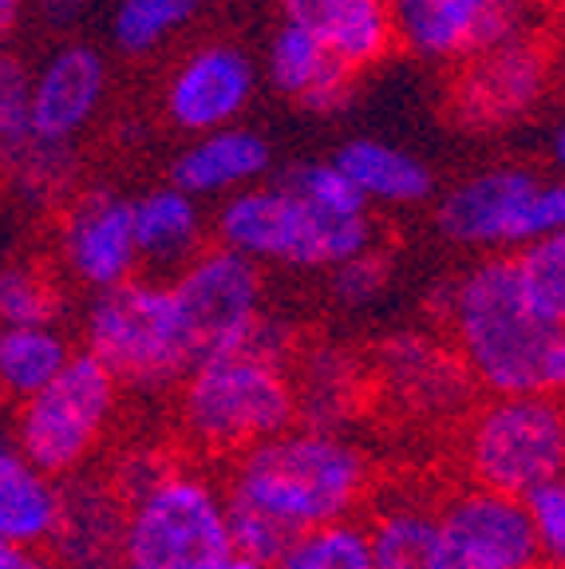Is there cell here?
<instances>
[{
    "mask_svg": "<svg viewBox=\"0 0 565 569\" xmlns=\"http://www.w3.org/2000/svg\"><path fill=\"white\" fill-rule=\"evenodd\" d=\"M565 419L554 396H503L486 403L467 431V471L475 487L522 498L562 479Z\"/></svg>",
    "mask_w": 565,
    "mask_h": 569,
    "instance_id": "obj_10",
    "label": "cell"
},
{
    "mask_svg": "<svg viewBox=\"0 0 565 569\" xmlns=\"http://www.w3.org/2000/svg\"><path fill=\"white\" fill-rule=\"evenodd\" d=\"M546 0H391V36L419 60L463 63L542 36Z\"/></svg>",
    "mask_w": 565,
    "mask_h": 569,
    "instance_id": "obj_11",
    "label": "cell"
},
{
    "mask_svg": "<svg viewBox=\"0 0 565 569\" xmlns=\"http://www.w3.org/2000/svg\"><path fill=\"white\" fill-rule=\"evenodd\" d=\"M0 569H60L48 553L32 550V546H17L0 538Z\"/></svg>",
    "mask_w": 565,
    "mask_h": 569,
    "instance_id": "obj_36",
    "label": "cell"
},
{
    "mask_svg": "<svg viewBox=\"0 0 565 569\" xmlns=\"http://www.w3.org/2000/svg\"><path fill=\"white\" fill-rule=\"evenodd\" d=\"M274 569H371L368 526L345 518L305 530Z\"/></svg>",
    "mask_w": 565,
    "mask_h": 569,
    "instance_id": "obj_28",
    "label": "cell"
},
{
    "mask_svg": "<svg viewBox=\"0 0 565 569\" xmlns=\"http://www.w3.org/2000/svg\"><path fill=\"white\" fill-rule=\"evenodd\" d=\"M226 530H230L234 558L249 561L254 569H274L289 553V546L300 538L281 518L249 507V502H238V498H226Z\"/></svg>",
    "mask_w": 565,
    "mask_h": 569,
    "instance_id": "obj_29",
    "label": "cell"
},
{
    "mask_svg": "<svg viewBox=\"0 0 565 569\" xmlns=\"http://www.w3.org/2000/svg\"><path fill=\"white\" fill-rule=\"evenodd\" d=\"M257 91V68L246 48L214 40L175 63L162 88V111L170 127L186 131L190 139L221 131L241 119Z\"/></svg>",
    "mask_w": 565,
    "mask_h": 569,
    "instance_id": "obj_14",
    "label": "cell"
},
{
    "mask_svg": "<svg viewBox=\"0 0 565 569\" xmlns=\"http://www.w3.org/2000/svg\"><path fill=\"white\" fill-rule=\"evenodd\" d=\"M36 12V20L48 28V32H63L68 36L71 28H80L83 17L91 12L96 0H28Z\"/></svg>",
    "mask_w": 565,
    "mask_h": 569,
    "instance_id": "obj_35",
    "label": "cell"
},
{
    "mask_svg": "<svg viewBox=\"0 0 565 569\" xmlns=\"http://www.w3.org/2000/svg\"><path fill=\"white\" fill-rule=\"evenodd\" d=\"M71 147H48V142H32L4 174L17 182V190H24L28 198H60L71 190V174H76V159Z\"/></svg>",
    "mask_w": 565,
    "mask_h": 569,
    "instance_id": "obj_32",
    "label": "cell"
},
{
    "mask_svg": "<svg viewBox=\"0 0 565 569\" xmlns=\"http://www.w3.org/2000/svg\"><path fill=\"white\" fill-rule=\"evenodd\" d=\"M127 507L99 479L71 475L60 482V510L52 526V553L60 569H116L123 561Z\"/></svg>",
    "mask_w": 565,
    "mask_h": 569,
    "instance_id": "obj_17",
    "label": "cell"
},
{
    "mask_svg": "<svg viewBox=\"0 0 565 569\" xmlns=\"http://www.w3.org/2000/svg\"><path fill=\"white\" fill-rule=\"evenodd\" d=\"M384 284H388V261L380 253H371L364 249L360 258L345 261V266L333 269V293L340 305H368L384 293Z\"/></svg>",
    "mask_w": 565,
    "mask_h": 569,
    "instance_id": "obj_34",
    "label": "cell"
},
{
    "mask_svg": "<svg viewBox=\"0 0 565 569\" xmlns=\"http://www.w3.org/2000/svg\"><path fill=\"white\" fill-rule=\"evenodd\" d=\"M435 226L463 249L506 253L565 230V190L531 167H486L439 198Z\"/></svg>",
    "mask_w": 565,
    "mask_h": 569,
    "instance_id": "obj_6",
    "label": "cell"
},
{
    "mask_svg": "<svg viewBox=\"0 0 565 569\" xmlns=\"http://www.w3.org/2000/svg\"><path fill=\"white\" fill-rule=\"evenodd\" d=\"M549 151H554V154H549L554 162L565 159V131H562V127H554V147H549Z\"/></svg>",
    "mask_w": 565,
    "mask_h": 569,
    "instance_id": "obj_38",
    "label": "cell"
},
{
    "mask_svg": "<svg viewBox=\"0 0 565 569\" xmlns=\"http://www.w3.org/2000/svg\"><path fill=\"white\" fill-rule=\"evenodd\" d=\"M368 487L360 447L333 431H285L238 455L226 498L281 518L297 533L345 522Z\"/></svg>",
    "mask_w": 565,
    "mask_h": 569,
    "instance_id": "obj_2",
    "label": "cell"
},
{
    "mask_svg": "<svg viewBox=\"0 0 565 569\" xmlns=\"http://www.w3.org/2000/svg\"><path fill=\"white\" fill-rule=\"evenodd\" d=\"M167 289L195 365L246 352L266 320L261 266L221 246L195 253Z\"/></svg>",
    "mask_w": 565,
    "mask_h": 569,
    "instance_id": "obj_9",
    "label": "cell"
},
{
    "mask_svg": "<svg viewBox=\"0 0 565 569\" xmlns=\"http://www.w3.org/2000/svg\"><path fill=\"white\" fill-rule=\"evenodd\" d=\"M450 329L467 372L503 396H554L565 383V329L534 317L514 281L511 253L475 261L450 284Z\"/></svg>",
    "mask_w": 565,
    "mask_h": 569,
    "instance_id": "obj_1",
    "label": "cell"
},
{
    "mask_svg": "<svg viewBox=\"0 0 565 569\" xmlns=\"http://www.w3.org/2000/svg\"><path fill=\"white\" fill-rule=\"evenodd\" d=\"M281 365L234 352L195 365L178 396V423L210 451H249L297 423V396Z\"/></svg>",
    "mask_w": 565,
    "mask_h": 569,
    "instance_id": "obj_4",
    "label": "cell"
},
{
    "mask_svg": "<svg viewBox=\"0 0 565 569\" xmlns=\"http://www.w3.org/2000/svg\"><path fill=\"white\" fill-rule=\"evenodd\" d=\"M526 518H531V530L538 538V550L546 558V569L562 566V553H565V487L562 479L554 482H542V487L526 490L518 498Z\"/></svg>",
    "mask_w": 565,
    "mask_h": 569,
    "instance_id": "obj_33",
    "label": "cell"
},
{
    "mask_svg": "<svg viewBox=\"0 0 565 569\" xmlns=\"http://www.w3.org/2000/svg\"><path fill=\"white\" fill-rule=\"evenodd\" d=\"M195 0H116L111 44L123 56H150L195 20Z\"/></svg>",
    "mask_w": 565,
    "mask_h": 569,
    "instance_id": "obj_27",
    "label": "cell"
},
{
    "mask_svg": "<svg viewBox=\"0 0 565 569\" xmlns=\"http://www.w3.org/2000/svg\"><path fill=\"white\" fill-rule=\"evenodd\" d=\"M68 356L71 345L56 325L0 329V391L24 403L68 365Z\"/></svg>",
    "mask_w": 565,
    "mask_h": 569,
    "instance_id": "obj_24",
    "label": "cell"
},
{
    "mask_svg": "<svg viewBox=\"0 0 565 569\" xmlns=\"http://www.w3.org/2000/svg\"><path fill=\"white\" fill-rule=\"evenodd\" d=\"M116 569H142V566H127V561H119ZM210 569H254V566L241 561V558H230V561H218V566H210Z\"/></svg>",
    "mask_w": 565,
    "mask_h": 569,
    "instance_id": "obj_37",
    "label": "cell"
},
{
    "mask_svg": "<svg viewBox=\"0 0 565 569\" xmlns=\"http://www.w3.org/2000/svg\"><path fill=\"white\" fill-rule=\"evenodd\" d=\"M371 569H447L439 522L419 507H391L368 526Z\"/></svg>",
    "mask_w": 565,
    "mask_h": 569,
    "instance_id": "obj_25",
    "label": "cell"
},
{
    "mask_svg": "<svg viewBox=\"0 0 565 569\" xmlns=\"http://www.w3.org/2000/svg\"><path fill=\"white\" fill-rule=\"evenodd\" d=\"M28 96L32 68L20 52L0 44V170H9L36 142L28 127Z\"/></svg>",
    "mask_w": 565,
    "mask_h": 569,
    "instance_id": "obj_31",
    "label": "cell"
},
{
    "mask_svg": "<svg viewBox=\"0 0 565 569\" xmlns=\"http://www.w3.org/2000/svg\"><path fill=\"white\" fill-rule=\"evenodd\" d=\"M195 4H198V0H195Z\"/></svg>",
    "mask_w": 565,
    "mask_h": 569,
    "instance_id": "obj_39",
    "label": "cell"
},
{
    "mask_svg": "<svg viewBox=\"0 0 565 569\" xmlns=\"http://www.w3.org/2000/svg\"><path fill=\"white\" fill-rule=\"evenodd\" d=\"M214 238L221 249L254 266L336 269L371 249L376 226L371 213L345 218L325 210L277 174L274 182H257L221 198L214 213Z\"/></svg>",
    "mask_w": 565,
    "mask_h": 569,
    "instance_id": "obj_3",
    "label": "cell"
},
{
    "mask_svg": "<svg viewBox=\"0 0 565 569\" xmlns=\"http://www.w3.org/2000/svg\"><path fill=\"white\" fill-rule=\"evenodd\" d=\"M226 498L202 475L170 471L127 507L123 561L142 569H210L230 561Z\"/></svg>",
    "mask_w": 565,
    "mask_h": 569,
    "instance_id": "obj_8",
    "label": "cell"
},
{
    "mask_svg": "<svg viewBox=\"0 0 565 569\" xmlns=\"http://www.w3.org/2000/svg\"><path fill=\"white\" fill-rule=\"evenodd\" d=\"M131 222H135V249L139 266L155 273H178L186 261L202 253L206 238V213L202 202L182 194L178 187H150L139 198H131Z\"/></svg>",
    "mask_w": 565,
    "mask_h": 569,
    "instance_id": "obj_21",
    "label": "cell"
},
{
    "mask_svg": "<svg viewBox=\"0 0 565 569\" xmlns=\"http://www.w3.org/2000/svg\"><path fill=\"white\" fill-rule=\"evenodd\" d=\"M111 91V63L88 40H63L32 68V96H28V127L36 142L71 147L96 116L103 111Z\"/></svg>",
    "mask_w": 565,
    "mask_h": 569,
    "instance_id": "obj_15",
    "label": "cell"
},
{
    "mask_svg": "<svg viewBox=\"0 0 565 569\" xmlns=\"http://www.w3.org/2000/svg\"><path fill=\"white\" fill-rule=\"evenodd\" d=\"M83 340L119 388L167 391L195 368L178 325L175 301L162 281H127L96 293L83 317Z\"/></svg>",
    "mask_w": 565,
    "mask_h": 569,
    "instance_id": "obj_5",
    "label": "cell"
},
{
    "mask_svg": "<svg viewBox=\"0 0 565 569\" xmlns=\"http://www.w3.org/2000/svg\"><path fill=\"white\" fill-rule=\"evenodd\" d=\"M266 76L277 96L293 99V103H300L313 116L340 111L353 99L356 88V71L336 63L313 36H305L293 24H281L274 32V40H269Z\"/></svg>",
    "mask_w": 565,
    "mask_h": 569,
    "instance_id": "obj_20",
    "label": "cell"
},
{
    "mask_svg": "<svg viewBox=\"0 0 565 569\" xmlns=\"http://www.w3.org/2000/svg\"><path fill=\"white\" fill-rule=\"evenodd\" d=\"M274 167V147L254 127H221V131L198 134L170 162V187L202 198H230L238 190L257 187Z\"/></svg>",
    "mask_w": 565,
    "mask_h": 569,
    "instance_id": "obj_18",
    "label": "cell"
},
{
    "mask_svg": "<svg viewBox=\"0 0 565 569\" xmlns=\"http://www.w3.org/2000/svg\"><path fill=\"white\" fill-rule=\"evenodd\" d=\"M56 317H60V293L52 277L36 266L0 269V329H36V325H56Z\"/></svg>",
    "mask_w": 565,
    "mask_h": 569,
    "instance_id": "obj_30",
    "label": "cell"
},
{
    "mask_svg": "<svg viewBox=\"0 0 565 569\" xmlns=\"http://www.w3.org/2000/svg\"><path fill=\"white\" fill-rule=\"evenodd\" d=\"M549 71H554V56L542 36L470 56L463 60L459 80L450 88V119L463 131H503L522 123L546 99Z\"/></svg>",
    "mask_w": 565,
    "mask_h": 569,
    "instance_id": "obj_12",
    "label": "cell"
},
{
    "mask_svg": "<svg viewBox=\"0 0 565 569\" xmlns=\"http://www.w3.org/2000/svg\"><path fill=\"white\" fill-rule=\"evenodd\" d=\"M119 408V383L91 352H71L68 365L28 396L17 411V451L52 482L80 475L103 443Z\"/></svg>",
    "mask_w": 565,
    "mask_h": 569,
    "instance_id": "obj_7",
    "label": "cell"
},
{
    "mask_svg": "<svg viewBox=\"0 0 565 569\" xmlns=\"http://www.w3.org/2000/svg\"><path fill=\"white\" fill-rule=\"evenodd\" d=\"M60 510V482L40 475L12 443H0V538L17 546H48Z\"/></svg>",
    "mask_w": 565,
    "mask_h": 569,
    "instance_id": "obj_23",
    "label": "cell"
},
{
    "mask_svg": "<svg viewBox=\"0 0 565 569\" xmlns=\"http://www.w3.org/2000/svg\"><path fill=\"white\" fill-rule=\"evenodd\" d=\"M60 261L91 293L135 281L139 249H135L131 198L111 187H91L71 198L60 218Z\"/></svg>",
    "mask_w": 565,
    "mask_h": 569,
    "instance_id": "obj_16",
    "label": "cell"
},
{
    "mask_svg": "<svg viewBox=\"0 0 565 569\" xmlns=\"http://www.w3.org/2000/svg\"><path fill=\"white\" fill-rule=\"evenodd\" d=\"M285 24L313 36L336 63L364 71L396 48L391 0H277Z\"/></svg>",
    "mask_w": 565,
    "mask_h": 569,
    "instance_id": "obj_19",
    "label": "cell"
},
{
    "mask_svg": "<svg viewBox=\"0 0 565 569\" xmlns=\"http://www.w3.org/2000/svg\"><path fill=\"white\" fill-rule=\"evenodd\" d=\"M522 301L554 329H565V238H538L511 253Z\"/></svg>",
    "mask_w": 565,
    "mask_h": 569,
    "instance_id": "obj_26",
    "label": "cell"
},
{
    "mask_svg": "<svg viewBox=\"0 0 565 569\" xmlns=\"http://www.w3.org/2000/svg\"><path fill=\"white\" fill-rule=\"evenodd\" d=\"M447 569H546L518 498L470 487L435 515Z\"/></svg>",
    "mask_w": 565,
    "mask_h": 569,
    "instance_id": "obj_13",
    "label": "cell"
},
{
    "mask_svg": "<svg viewBox=\"0 0 565 569\" xmlns=\"http://www.w3.org/2000/svg\"><path fill=\"white\" fill-rule=\"evenodd\" d=\"M328 162L353 182V190L368 206H419L435 194V170L396 142L348 139L336 147Z\"/></svg>",
    "mask_w": 565,
    "mask_h": 569,
    "instance_id": "obj_22",
    "label": "cell"
}]
</instances>
